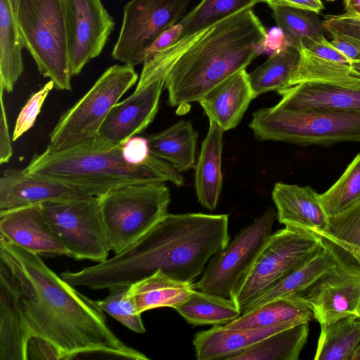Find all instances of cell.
<instances>
[{
  "label": "cell",
  "instance_id": "cell-1",
  "mask_svg": "<svg viewBox=\"0 0 360 360\" xmlns=\"http://www.w3.org/2000/svg\"><path fill=\"white\" fill-rule=\"evenodd\" d=\"M0 262L10 273L32 338L53 345L64 359L91 354L149 359L120 340L92 300L57 275L39 255L0 238Z\"/></svg>",
  "mask_w": 360,
  "mask_h": 360
},
{
  "label": "cell",
  "instance_id": "cell-2",
  "mask_svg": "<svg viewBox=\"0 0 360 360\" xmlns=\"http://www.w3.org/2000/svg\"><path fill=\"white\" fill-rule=\"evenodd\" d=\"M230 241L229 215L167 213L132 245L112 257L60 276L91 290L131 285L158 271L192 283L211 257Z\"/></svg>",
  "mask_w": 360,
  "mask_h": 360
},
{
  "label": "cell",
  "instance_id": "cell-3",
  "mask_svg": "<svg viewBox=\"0 0 360 360\" xmlns=\"http://www.w3.org/2000/svg\"><path fill=\"white\" fill-rule=\"evenodd\" d=\"M266 30L252 8L179 39L143 63L138 84L164 80L172 107L199 102L257 58Z\"/></svg>",
  "mask_w": 360,
  "mask_h": 360
},
{
  "label": "cell",
  "instance_id": "cell-4",
  "mask_svg": "<svg viewBox=\"0 0 360 360\" xmlns=\"http://www.w3.org/2000/svg\"><path fill=\"white\" fill-rule=\"evenodd\" d=\"M122 146L99 150L84 141L58 150L46 148L35 154L24 170L32 176L82 188L96 196L136 184L184 185L179 171L153 155L141 165L127 162Z\"/></svg>",
  "mask_w": 360,
  "mask_h": 360
},
{
  "label": "cell",
  "instance_id": "cell-5",
  "mask_svg": "<svg viewBox=\"0 0 360 360\" xmlns=\"http://www.w3.org/2000/svg\"><path fill=\"white\" fill-rule=\"evenodd\" d=\"M249 127L259 141L325 146L360 142V110H290L274 105L253 112Z\"/></svg>",
  "mask_w": 360,
  "mask_h": 360
},
{
  "label": "cell",
  "instance_id": "cell-6",
  "mask_svg": "<svg viewBox=\"0 0 360 360\" xmlns=\"http://www.w3.org/2000/svg\"><path fill=\"white\" fill-rule=\"evenodd\" d=\"M20 39L41 75L70 91L71 70L62 0H14Z\"/></svg>",
  "mask_w": 360,
  "mask_h": 360
},
{
  "label": "cell",
  "instance_id": "cell-7",
  "mask_svg": "<svg viewBox=\"0 0 360 360\" xmlns=\"http://www.w3.org/2000/svg\"><path fill=\"white\" fill-rule=\"evenodd\" d=\"M98 198L108 245L115 255L149 231L167 213L171 200L165 183L127 185Z\"/></svg>",
  "mask_w": 360,
  "mask_h": 360
},
{
  "label": "cell",
  "instance_id": "cell-8",
  "mask_svg": "<svg viewBox=\"0 0 360 360\" xmlns=\"http://www.w3.org/2000/svg\"><path fill=\"white\" fill-rule=\"evenodd\" d=\"M134 67H109L90 89L58 120L48 149L58 150L94 139L112 108L138 80Z\"/></svg>",
  "mask_w": 360,
  "mask_h": 360
},
{
  "label": "cell",
  "instance_id": "cell-9",
  "mask_svg": "<svg viewBox=\"0 0 360 360\" xmlns=\"http://www.w3.org/2000/svg\"><path fill=\"white\" fill-rule=\"evenodd\" d=\"M322 243L321 237L288 226L271 233L232 297L241 313L304 262Z\"/></svg>",
  "mask_w": 360,
  "mask_h": 360
},
{
  "label": "cell",
  "instance_id": "cell-10",
  "mask_svg": "<svg viewBox=\"0 0 360 360\" xmlns=\"http://www.w3.org/2000/svg\"><path fill=\"white\" fill-rule=\"evenodd\" d=\"M276 211L268 207L214 254L194 283L195 289L232 298L272 233Z\"/></svg>",
  "mask_w": 360,
  "mask_h": 360
},
{
  "label": "cell",
  "instance_id": "cell-11",
  "mask_svg": "<svg viewBox=\"0 0 360 360\" xmlns=\"http://www.w3.org/2000/svg\"><path fill=\"white\" fill-rule=\"evenodd\" d=\"M40 205L69 257L97 263L108 259L110 250L98 196L87 195Z\"/></svg>",
  "mask_w": 360,
  "mask_h": 360
},
{
  "label": "cell",
  "instance_id": "cell-12",
  "mask_svg": "<svg viewBox=\"0 0 360 360\" xmlns=\"http://www.w3.org/2000/svg\"><path fill=\"white\" fill-rule=\"evenodd\" d=\"M191 1L130 0L124 6L112 58L134 67L143 64L149 46L164 30L184 18Z\"/></svg>",
  "mask_w": 360,
  "mask_h": 360
},
{
  "label": "cell",
  "instance_id": "cell-13",
  "mask_svg": "<svg viewBox=\"0 0 360 360\" xmlns=\"http://www.w3.org/2000/svg\"><path fill=\"white\" fill-rule=\"evenodd\" d=\"M72 76L103 50L114 29L101 0H62Z\"/></svg>",
  "mask_w": 360,
  "mask_h": 360
},
{
  "label": "cell",
  "instance_id": "cell-14",
  "mask_svg": "<svg viewBox=\"0 0 360 360\" xmlns=\"http://www.w3.org/2000/svg\"><path fill=\"white\" fill-rule=\"evenodd\" d=\"M165 82L156 80L137 84L129 97L112 108L96 136L85 141L94 149L108 150L142 132L158 111Z\"/></svg>",
  "mask_w": 360,
  "mask_h": 360
},
{
  "label": "cell",
  "instance_id": "cell-15",
  "mask_svg": "<svg viewBox=\"0 0 360 360\" xmlns=\"http://www.w3.org/2000/svg\"><path fill=\"white\" fill-rule=\"evenodd\" d=\"M300 295L320 326L347 317L360 319V269L340 260Z\"/></svg>",
  "mask_w": 360,
  "mask_h": 360
},
{
  "label": "cell",
  "instance_id": "cell-16",
  "mask_svg": "<svg viewBox=\"0 0 360 360\" xmlns=\"http://www.w3.org/2000/svg\"><path fill=\"white\" fill-rule=\"evenodd\" d=\"M0 238L39 256H68L40 205L0 212Z\"/></svg>",
  "mask_w": 360,
  "mask_h": 360
},
{
  "label": "cell",
  "instance_id": "cell-17",
  "mask_svg": "<svg viewBox=\"0 0 360 360\" xmlns=\"http://www.w3.org/2000/svg\"><path fill=\"white\" fill-rule=\"evenodd\" d=\"M87 195H94L82 188L30 175L24 169L5 170L0 178V212Z\"/></svg>",
  "mask_w": 360,
  "mask_h": 360
},
{
  "label": "cell",
  "instance_id": "cell-18",
  "mask_svg": "<svg viewBox=\"0 0 360 360\" xmlns=\"http://www.w3.org/2000/svg\"><path fill=\"white\" fill-rule=\"evenodd\" d=\"M271 195L281 224L319 236L325 230L328 216L321 205L319 194L311 186L278 182Z\"/></svg>",
  "mask_w": 360,
  "mask_h": 360
},
{
  "label": "cell",
  "instance_id": "cell-19",
  "mask_svg": "<svg viewBox=\"0 0 360 360\" xmlns=\"http://www.w3.org/2000/svg\"><path fill=\"white\" fill-rule=\"evenodd\" d=\"M276 106L290 110H360V86L308 82L277 92Z\"/></svg>",
  "mask_w": 360,
  "mask_h": 360
},
{
  "label": "cell",
  "instance_id": "cell-20",
  "mask_svg": "<svg viewBox=\"0 0 360 360\" xmlns=\"http://www.w3.org/2000/svg\"><path fill=\"white\" fill-rule=\"evenodd\" d=\"M256 97L248 73L243 69L215 86L199 103L210 122H215L225 131L240 123Z\"/></svg>",
  "mask_w": 360,
  "mask_h": 360
},
{
  "label": "cell",
  "instance_id": "cell-21",
  "mask_svg": "<svg viewBox=\"0 0 360 360\" xmlns=\"http://www.w3.org/2000/svg\"><path fill=\"white\" fill-rule=\"evenodd\" d=\"M283 323L266 328L230 330L223 325H214L206 330L198 332L193 338L195 357L198 360L231 359L256 345L265 338L294 326Z\"/></svg>",
  "mask_w": 360,
  "mask_h": 360
},
{
  "label": "cell",
  "instance_id": "cell-22",
  "mask_svg": "<svg viewBox=\"0 0 360 360\" xmlns=\"http://www.w3.org/2000/svg\"><path fill=\"white\" fill-rule=\"evenodd\" d=\"M31 338L10 273L0 262V360H27Z\"/></svg>",
  "mask_w": 360,
  "mask_h": 360
},
{
  "label": "cell",
  "instance_id": "cell-23",
  "mask_svg": "<svg viewBox=\"0 0 360 360\" xmlns=\"http://www.w3.org/2000/svg\"><path fill=\"white\" fill-rule=\"evenodd\" d=\"M224 131L210 122L195 165V188L199 202L210 210L217 206L222 188L221 158Z\"/></svg>",
  "mask_w": 360,
  "mask_h": 360
},
{
  "label": "cell",
  "instance_id": "cell-24",
  "mask_svg": "<svg viewBox=\"0 0 360 360\" xmlns=\"http://www.w3.org/2000/svg\"><path fill=\"white\" fill-rule=\"evenodd\" d=\"M340 262L332 247L323 239L322 245L313 255L253 302L244 312L276 299L300 295L324 274L335 269Z\"/></svg>",
  "mask_w": 360,
  "mask_h": 360
},
{
  "label": "cell",
  "instance_id": "cell-25",
  "mask_svg": "<svg viewBox=\"0 0 360 360\" xmlns=\"http://www.w3.org/2000/svg\"><path fill=\"white\" fill-rule=\"evenodd\" d=\"M313 319L311 309L300 295H293L268 302L223 326L230 330H242L309 323Z\"/></svg>",
  "mask_w": 360,
  "mask_h": 360
},
{
  "label": "cell",
  "instance_id": "cell-26",
  "mask_svg": "<svg viewBox=\"0 0 360 360\" xmlns=\"http://www.w3.org/2000/svg\"><path fill=\"white\" fill-rule=\"evenodd\" d=\"M150 154L170 163L180 172L195 165L198 133L192 123L180 120L148 138Z\"/></svg>",
  "mask_w": 360,
  "mask_h": 360
},
{
  "label": "cell",
  "instance_id": "cell-27",
  "mask_svg": "<svg viewBox=\"0 0 360 360\" xmlns=\"http://www.w3.org/2000/svg\"><path fill=\"white\" fill-rule=\"evenodd\" d=\"M22 49L14 0H0V87L7 93L23 72Z\"/></svg>",
  "mask_w": 360,
  "mask_h": 360
},
{
  "label": "cell",
  "instance_id": "cell-28",
  "mask_svg": "<svg viewBox=\"0 0 360 360\" xmlns=\"http://www.w3.org/2000/svg\"><path fill=\"white\" fill-rule=\"evenodd\" d=\"M194 288L192 283L174 279L161 271L131 284V290L140 314L163 307L175 309Z\"/></svg>",
  "mask_w": 360,
  "mask_h": 360
},
{
  "label": "cell",
  "instance_id": "cell-29",
  "mask_svg": "<svg viewBox=\"0 0 360 360\" xmlns=\"http://www.w3.org/2000/svg\"><path fill=\"white\" fill-rule=\"evenodd\" d=\"M175 309L194 326L226 325L242 314L233 299L195 288Z\"/></svg>",
  "mask_w": 360,
  "mask_h": 360
},
{
  "label": "cell",
  "instance_id": "cell-30",
  "mask_svg": "<svg viewBox=\"0 0 360 360\" xmlns=\"http://www.w3.org/2000/svg\"><path fill=\"white\" fill-rule=\"evenodd\" d=\"M319 236L341 261L360 269V203L328 217L327 226Z\"/></svg>",
  "mask_w": 360,
  "mask_h": 360
},
{
  "label": "cell",
  "instance_id": "cell-31",
  "mask_svg": "<svg viewBox=\"0 0 360 360\" xmlns=\"http://www.w3.org/2000/svg\"><path fill=\"white\" fill-rule=\"evenodd\" d=\"M295 48L298 49L300 57L289 87L308 82L360 86V70L352 65L325 60L301 45Z\"/></svg>",
  "mask_w": 360,
  "mask_h": 360
},
{
  "label": "cell",
  "instance_id": "cell-32",
  "mask_svg": "<svg viewBox=\"0 0 360 360\" xmlns=\"http://www.w3.org/2000/svg\"><path fill=\"white\" fill-rule=\"evenodd\" d=\"M309 322L275 333L231 360H297L307 341Z\"/></svg>",
  "mask_w": 360,
  "mask_h": 360
},
{
  "label": "cell",
  "instance_id": "cell-33",
  "mask_svg": "<svg viewBox=\"0 0 360 360\" xmlns=\"http://www.w3.org/2000/svg\"><path fill=\"white\" fill-rule=\"evenodd\" d=\"M360 341V319L347 317L321 326L315 360H352Z\"/></svg>",
  "mask_w": 360,
  "mask_h": 360
},
{
  "label": "cell",
  "instance_id": "cell-34",
  "mask_svg": "<svg viewBox=\"0 0 360 360\" xmlns=\"http://www.w3.org/2000/svg\"><path fill=\"white\" fill-rule=\"evenodd\" d=\"M300 52L290 46L270 56L261 65L248 73L250 84L255 94L285 89L300 60Z\"/></svg>",
  "mask_w": 360,
  "mask_h": 360
},
{
  "label": "cell",
  "instance_id": "cell-35",
  "mask_svg": "<svg viewBox=\"0 0 360 360\" xmlns=\"http://www.w3.org/2000/svg\"><path fill=\"white\" fill-rule=\"evenodd\" d=\"M271 9L277 26L285 33L290 46L295 47L307 40L325 38L323 24L315 12L284 6Z\"/></svg>",
  "mask_w": 360,
  "mask_h": 360
},
{
  "label": "cell",
  "instance_id": "cell-36",
  "mask_svg": "<svg viewBox=\"0 0 360 360\" xmlns=\"http://www.w3.org/2000/svg\"><path fill=\"white\" fill-rule=\"evenodd\" d=\"M259 3H265V0H202L179 21L183 25L181 37L252 8Z\"/></svg>",
  "mask_w": 360,
  "mask_h": 360
},
{
  "label": "cell",
  "instance_id": "cell-37",
  "mask_svg": "<svg viewBox=\"0 0 360 360\" xmlns=\"http://www.w3.org/2000/svg\"><path fill=\"white\" fill-rule=\"evenodd\" d=\"M319 200L328 217L360 203V152L336 182L326 192L319 194Z\"/></svg>",
  "mask_w": 360,
  "mask_h": 360
},
{
  "label": "cell",
  "instance_id": "cell-38",
  "mask_svg": "<svg viewBox=\"0 0 360 360\" xmlns=\"http://www.w3.org/2000/svg\"><path fill=\"white\" fill-rule=\"evenodd\" d=\"M109 295L103 300H94V304L131 330L144 333L146 328L141 314L138 312L131 285H117L110 288Z\"/></svg>",
  "mask_w": 360,
  "mask_h": 360
},
{
  "label": "cell",
  "instance_id": "cell-39",
  "mask_svg": "<svg viewBox=\"0 0 360 360\" xmlns=\"http://www.w3.org/2000/svg\"><path fill=\"white\" fill-rule=\"evenodd\" d=\"M53 87L54 84L50 80L30 97L16 119L12 136L13 141L18 139L34 126L44 102Z\"/></svg>",
  "mask_w": 360,
  "mask_h": 360
},
{
  "label": "cell",
  "instance_id": "cell-40",
  "mask_svg": "<svg viewBox=\"0 0 360 360\" xmlns=\"http://www.w3.org/2000/svg\"><path fill=\"white\" fill-rule=\"evenodd\" d=\"M324 30L331 37H336L348 41L360 43V20L345 13L326 16L323 21Z\"/></svg>",
  "mask_w": 360,
  "mask_h": 360
},
{
  "label": "cell",
  "instance_id": "cell-41",
  "mask_svg": "<svg viewBox=\"0 0 360 360\" xmlns=\"http://www.w3.org/2000/svg\"><path fill=\"white\" fill-rule=\"evenodd\" d=\"M122 155L124 160L131 165H141L150 156L148 139L134 136L122 146Z\"/></svg>",
  "mask_w": 360,
  "mask_h": 360
},
{
  "label": "cell",
  "instance_id": "cell-42",
  "mask_svg": "<svg viewBox=\"0 0 360 360\" xmlns=\"http://www.w3.org/2000/svg\"><path fill=\"white\" fill-rule=\"evenodd\" d=\"M298 45H301L314 55L325 60L351 65V61L338 51L326 37L317 41L307 40L299 43L297 46Z\"/></svg>",
  "mask_w": 360,
  "mask_h": 360
},
{
  "label": "cell",
  "instance_id": "cell-43",
  "mask_svg": "<svg viewBox=\"0 0 360 360\" xmlns=\"http://www.w3.org/2000/svg\"><path fill=\"white\" fill-rule=\"evenodd\" d=\"M182 32L183 25L180 22L164 30L147 49L144 62L176 42L181 37Z\"/></svg>",
  "mask_w": 360,
  "mask_h": 360
},
{
  "label": "cell",
  "instance_id": "cell-44",
  "mask_svg": "<svg viewBox=\"0 0 360 360\" xmlns=\"http://www.w3.org/2000/svg\"><path fill=\"white\" fill-rule=\"evenodd\" d=\"M28 359H64L60 352L46 340L37 337L31 338L27 347Z\"/></svg>",
  "mask_w": 360,
  "mask_h": 360
},
{
  "label": "cell",
  "instance_id": "cell-45",
  "mask_svg": "<svg viewBox=\"0 0 360 360\" xmlns=\"http://www.w3.org/2000/svg\"><path fill=\"white\" fill-rule=\"evenodd\" d=\"M4 89L0 87V101H1V118H0V163L8 162L12 155L13 149L11 139L8 120L6 112V107L4 103Z\"/></svg>",
  "mask_w": 360,
  "mask_h": 360
},
{
  "label": "cell",
  "instance_id": "cell-46",
  "mask_svg": "<svg viewBox=\"0 0 360 360\" xmlns=\"http://www.w3.org/2000/svg\"><path fill=\"white\" fill-rule=\"evenodd\" d=\"M290 46L285 33L278 27H274L267 32L266 35L259 48V53L270 54L281 52Z\"/></svg>",
  "mask_w": 360,
  "mask_h": 360
},
{
  "label": "cell",
  "instance_id": "cell-47",
  "mask_svg": "<svg viewBox=\"0 0 360 360\" xmlns=\"http://www.w3.org/2000/svg\"><path fill=\"white\" fill-rule=\"evenodd\" d=\"M265 3L271 8L284 6L311 11L317 14L324 8L321 0H265Z\"/></svg>",
  "mask_w": 360,
  "mask_h": 360
},
{
  "label": "cell",
  "instance_id": "cell-48",
  "mask_svg": "<svg viewBox=\"0 0 360 360\" xmlns=\"http://www.w3.org/2000/svg\"><path fill=\"white\" fill-rule=\"evenodd\" d=\"M331 44L352 63L360 60V51L349 41L343 39L333 37Z\"/></svg>",
  "mask_w": 360,
  "mask_h": 360
},
{
  "label": "cell",
  "instance_id": "cell-49",
  "mask_svg": "<svg viewBox=\"0 0 360 360\" xmlns=\"http://www.w3.org/2000/svg\"><path fill=\"white\" fill-rule=\"evenodd\" d=\"M344 5L347 14L360 17V0H344Z\"/></svg>",
  "mask_w": 360,
  "mask_h": 360
},
{
  "label": "cell",
  "instance_id": "cell-50",
  "mask_svg": "<svg viewBox=\"0 0 360 360\" xmlns=\"http://www.w3.org/2000/svg\"><path fill=\"white\" fill-rule=\"evenodd\" d=\"M352 360H360V341L354 351Z\"/></svg>",
  "mask_w": 360,
  "mask_h": 360
},
{
  "label": "cell",
  "instance_id": "cell-51",
  "mask_svg": "<svg viewBox=\"0 0 360 360\" xmlns=\"http://www.w3.org/2000/svg\"><path fill=\"white\" fill-rule=\"evenodd\" d=\"M351 65L360 70V60L352 63Z\"/></svg>",
  "mask_w": 360,
  "mask_h": 360
},
{
  "label": "cell",
  "instance_id": "cell-52",
  "mask_svg": "<svg viewBox=\"0 0 360 360\" xmlns=\"http://www.w3.org/2000/svg\"><path fill=\"white\" fill-rule=\"evenodd\" d=\"M349 42L352 43V44H354L358 49V50L360 51V43L353 42V41H349Z\"/></svg>",
  "mask_w": 360,
  "mask_h": 360
},
{
  "label": "cell",
  "instance_id": "cell-53",
  "mask_svg": "<svg viewBox=\"0 0 360 360\" xmlns=\"http://www.w3.org/2000/svg\"><path fill=\"white\" fill-rule=\"evenodd\" d=\"M326 1H334V0H326Z\"/></svg>",
  "mask_w": 360,
  "mask_h": 360
},
{
  "label": "cell",
  "instance_id": "cell-54",
  "mask_svg": "<svg viewBox=\"0 0 360 360\" xmlns=\"http://www.w3.org/2000/svg\"><path fill=\"white\" fill-rule=\"evenodd\" d=\"M356 18H357V17H356ZM359 18V19L360 20V17H359V18Z\"/></svg>",
  "mask_w": 360,
  "mask_h": 360
}]
</instances>
